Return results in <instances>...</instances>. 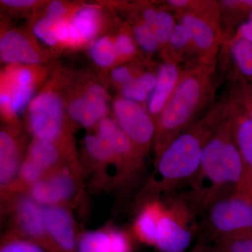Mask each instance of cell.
<instances>
[{
    "label": "cell",
    "instance_id": "cell-31",
    "mask_svg": "<svg viewBox=\"0 0 252 252\" xmlns=\"http://www.w3.org/2000/svg\"><path fill=\"white\" fill-rule=\"evenodd\" d=\"M133 32L136 41L144 51L153 53L160 48L153 30L144 21L136 25Z\"/></svg>",
    "mask_w": 252,
    "mask_h": 252
},
{
    "label": "cell",
    "instance_id": "cell-1",
    "mask_svg": "<svg viewBox=\"0 0 252 252\" xmlns=\"http://www.w3.org/2000/svg\"><path fill=\"white\" fill-rule=\"evenodd\" d=\"M229 114V99L225 94L164 149L156 159L155 171L141 194L142 202L160 198L184 183H190L200 169L205 144Z\"/></svg>",
    "mask_w": 252,
    "mask_h": 252
},
{
    "label": "cell",
    "instance_id": "cell-20",
    "mask_svg": "<svg viewBox=\"0 0 252 252\" xmlns=\"http://www.w3.org/2000/svg\"><path fill=\"white\" fill-rule=\"evenodd\" d=\"M98 28V9L93 6L81 8L69 23L68 42L77 45L89 40L95 35Z\"/></svg>",
    "mask_w": 252,
    "mask_h": 252
},
{
    "label": "cell",
    "instance_id": "cell-18",
    "mask_svg": "<svg viewBox=\"0 0 252 252\" xmlns=\"http://www.w3.org/2000/svg\"><path fill=\"white\" fill-rule=\"evenodd\" d=\"M165 203L156 198L142 202V206L136 218L134 233L142 243L154 247L158 223L163 211Z\"/></svg>",
    "mask_w": 252,
    "mask_h": 252
},
{
    "label": "cell",
    "instance_id": "cell-38",
    "mask_svg": "<svg viewBox=\"0 0 252 252\" xmlns=\"http://www.w3.org/2000/svg\"><path fill=\"white\" fill-rule=\"evenodd\" d=\"M112 76L114 80L122 86L130 84L135 79L130 69L123 66L114 69Z\"/></svg>",
    "mask_w": 252,
    "mask_h": 252
},
{
    "label": "cell",
    "instance_id": "cell-14",
    "mask_svg": "<svg viewBox=\"0 0 252 252\" xmlns=\"http://www.w3.org/2000/svg\"><path fill=\"white\" fill-rule=\"evenodd\" d=\"M107 112L106 93L98 85L91 86L84 95L74 99L68 107V113L73 120L85 127L100 122Z\"/></svg>",
    "mask_w": 252,
    "mask_h": 252
},
{
    "label": "cell",
    "instance_id": "cell-19",
    "mask_svg": "<svg viewBox=\"0 0 252 252\" xmlns=\"http://www.w3.org/2000/svg\"><path fill=\"white\" fill-rule=\"evenodd\" d=\"M218 4L225 44L233 39L239 26L252 12V0H223L218 1Z\"/></svg>",
    "mask_w": 252,
    "mask_h": 252
},
{
    "label": "cell",
    "instance_id": "cell-2",
    "mask_svg": "<svg viewBox=\"0 0 252 252\" xmlns=\"http://www.w3.org/2000/svg\"><path fill=\"white\" fill-rule=\"evenodd\" d=\"M220 83L217 64H199L183 69L175 91L156 121L157 158L215 104Z\"/></svg>",
    "mask_w": 252,
    "mask_h": 252
},
{
    "label": "cell",
    "instance_id": "cell-35",
    "mask_svg": "<svg viewBox=\"0 0 252 252\" xmlns=\"http://www.w3.org/2000/svg\"><path fill=\"white\" fill-rule=\"evenodd\" d=\"M115 44L118 55L122 56H130L135 54L136 48L132 38L126 34L118 36Z\"/></svg>",
    "mask_w": 252,
    "mask_h": 252
},
{
    "label": "cell",
    "instance_id": "cell-8",
    "mask_svg": "<svg viewBox=\"0 0 252 252\" xmlns=\"http://www.w3.org/2000/svg\"><path fill=\"white\" fill-rule=\"evenodd\" d=\"M30 126L36 139L55 142L63 130V105L54 93L39 94L31 102Z\"/></svg>",
    "mask_w": 252,
    "mask_h": 252
},
{
    "label": "cell",
    "instance_id": "cell-36",
    "mask_svg": "<svg viewBox=\"0 0 252 252\" xmlns=\"http://www.w3.org/2000/svg\"><path fill=\"white\" fill-rule=\"evenodd\" d=\"M135 84L149 94L155 89L157 82V76L151 72H144L135 79Z\"/></svg>",
    "mask_w": 252,
    "mask_h": 252
},
{
    "label": "cell",
    "instance_id": "cell-29",
    "mask_svg": "<svg viewBox=\"0 0 252 252\" xmlns=\"http://www.w3.org/2000/svg\"><path fill=\"white\" fill-rule=\"evenodd\" d=\"M0 252H52L39 243L15 235L5 239L1 245Z\"/></svg>",
    "mask_w": 252,
    "mask_h": 252
},
{
    "label": "cell",
    "instance_id": "cell-32",
    "mask_svg": "<svg viewBox=\"0 0 252 252\" xmlns=\"http://www.w3.org/2000/svg\"><path fill=\"white\" fill-rule=\"evenodd\" d=\"M56 21H55L52 18L46 16L39 20L34 26V34L50 46H54L59 41L55 32V25Z\"/></svg>",
    "mask_w": 252,
    "mask_h": 252
},
{
    "label": "cell",
    "instance_id": "cell-28",
    "mask_svg": "<svg viewBox=\"0 0 252 252\" xmlns=\"http://www.w3.org/2000/svg\"><path fill=\"white\" fill-rule=\"evenodd\" d=\"M90 54L93 60L99 65L109 67L112 65L118 56L115 44L108 37H103L91 46Z\"/></svg>",
    "mask_w": 252,
    "mask_h": 252
},
{
    "label": "cell",
    "instance_id": "cell-42",
    "mask_svg": "<svg viewBox=\"0 0 252 252\" xmlns=\"http://www.w3.org/2000/svg\"><path fill=\"white\" fill-rule=\"evenodd\" d=\"M3 4L13 7H26L34 4L36 1L33 0H3L1 1Z\"/></svg>",
    "mask_w": 252,
    "mask_h": 252
},
{
    "label": "cell",
    "instance_id": "cell-7",
    "mask_svg": "<svg viewBox=\"0 0 252 252\" xmlns=\"http://www.w3.org/2000/svg\"><path fill=\"white\" fill-rule=\"evenodd\" d=\"M117 122L144 158L156 135V123L137 102L119 98L114 104Z\"/></svg>",
    "mask_w": 252,
    "mask_h": 252
},
{
    "label": "cell",
    "instance_id": "cell-30",
    "mask_svg": "<svg viewBox=\"0 0 252 252\" xmlns=\"http://www.w3.org/2000/svg\"><path fill=\"white\" fill-rule=\"evenodd\" d=\"M46 174L44 169L27 158L21 165L17 184L28 189L44 178Z\"/></svg>",
    "mask_w": 252,
    "mask_h": 252
},
{
    "label": "cell",
    "instance_id": "cell-15",
    "mask_svg": "<svg viewBox=\"0 0 252 252\" xmlns=\"http://www.w3.org/2000/svg\"><path fill=\"white\" fill-rule=\"evenodd\" d=\"M183 69L173 62H165L160 66L157 85L149 102V114L155 123L175 91Z\"/></svg>",
    "mask_w": 252,
    "mask_h": 252
},
{
    "label": "cell",
    "instance_id": "cell-6",
    "mask_svg": "<svg viewBox=\"0 0 252 252\" xmlns=\"http://www.w3.org/2000/svg\"><path fill=\"white\" fill-rule=\"evenodd\" d=\"M198 210L187 194L165 203L154 247L159 252H185L198 234Z\"/></svg>",
    "mask_w": 252,
    "mask_h": 252
},
{
    "label": "cell",
    "instance_id": "cell-13",
    "mask_svg": "<svg viewBox=\"0 0 252 252\" xmlns=\"http://www.w3.org/2000/svg\"><path fill=\"white\" fill-rule=\"evenodd\" d=\"M218 61L228 82L243 81L252 84V42L233 39L225 43L220 49Z\"/></svg>",
    "mask_w": 252,
    "mask_h": 252
},
{
    "label": "cell",
    "instance_id": "cell-37",
    "mask_svg": "<svg viewBox=\"0 0 252 252\" xmlns=\"http://www.w3.org/2000/svg\"><path fill=\"white\" fill-rule=\"evenodd\" d=\"M233 39H245L252 43V11L246 21L239 26Z\"/></svg>",
    "mask_w": 252,
    "mask_h": 252
},
{
    "label": "cell",
    "instance_id": "cell-41",
    "mask_svg": "<svg viewBox=\"0 0 252 252\" xmlns=\"http://www.w3.org/2000/svg\"><path fill=\"white\" fill-rule=\"evenodd\" d=\"M158 10L153 7H147L144 10L143 18L144 22L151 28H153L157 18Z\"/></svg>",
    "mask_w": 252,
    "mask_h": 252
},
{
    "label": "cell",
    "instance_id": "cell-11",
    "mask_svg": "<svg viewBox=\"0 0 252 252\" xmlns=\"http://www.w3.org/2000/svg\"><path fill=\"white\" fill-rule=\"evenodd\" d=\"M229 102L235 140L243 165V177L238 191L252 198V119L230 99Z\"/></svg>",
    "mask_w": 252,
    "mask_h": 252
},
{
    "label": "cell",
    "instance_id": "cell-23",
    "mask_svg": "<svg viewBox=\"0 0 252 252\" xmlns=\"http://www.w3.org/2000/svg\"><path fill=\"white\" fill-rule=\"evenodd\" d=\"M206 245L207 252H252V230Z\"/></svg>",
    "mask_w": 252,
    "mask_h": 252
},
{
    "label": "cell",
    "instance_id": "cell-26",
    "mask_svg": "<svg viewBox=\"0 0 252 252\" xmlns=\"http://www.w3.org/2000/svg\"><path fill=\"white\" fill-rule=\"evenodd\" d=\"M84 142L88 152L94 160L102 164H114L115 165L116 177H117V160L109 144L98 134L86 136Z\"/></svg>",
    "mask_w": 252,
    "mask_h": 252
},
{
    "label": "cell",
    "instance_id": "cell-5",
    "mask_svg": "<svg viewBox=\"0 0 252 252\" xmlns=\"http://www.w3.org/2000/svg\"><path fill=\"white\" fill-rule=\"evenodd\" d=\"M198 217V234L204 243L252 230V198L237 189L228 190L202 207Z\"/></svg>",
    "mask_w": 252,
    "mask_h": 252
},
{
    "label": "cell",
    "instance_id": "cell-34",
    "mask_svg": "<svg viewBox=\"0 0 252 252\" xmlns=\"http://www.w3.org/2000/svg\"><path fill=\"white\" fill-rule=\"evenodd\" d=\"M122 93L124 98L135 102H144L148 97V94L135 84V80L122 86Z\"/></svg>",
    "mask_w": 252,
    "mask_h": 252
},
{
    "label": "cell",
    "instance_id": "cell-25",
    "mask_svg": "<svg viewBox=\"0 0 252 252\" xmlns=\"http://www.w3.org/2000/svg\"><path fill=\"white\" fill-rule=\"evenodd\" d=\"M227 94L230 102L252 119V84L243 81H230Z\"/></svg>",
    "mask_w": 252,
    "mask_h": 252
},
{
    "label": "cell",
    "instance_id": "cell-40",
    "mask_svg": "<svg viewBox=\"0 0 252 252\" xmlns=\"http://www.w3.org/2000/svg\"><path fill=\"white\" fill-rule=\"evenodd\" d=\"M64 11H65L64 5L61 1H54L49 4L46 16L52 18L55 21H59V20L62 19Z\"/></svg>",
    "mask_w": 252,
    "mask_h": 252
},
{
    "label": "cell",
    "instance_id": "cell-24",
    "mask_svg": "<svg viewBox=\"0 0 252 252\" xmlns=\"http://www.w3.org/2000/svg\"><path fill=\"white\" fill-rule=\"evenodd\" d=\"M77 252H110L109 231L93 230L82 233L78 239Z\"/></svg>",
    "mask_w": 252,
    "mask_h": 252
},
{
    "label": "cell",
    "instance_id": "cell-22",
    "mask_svg": "<svg viewBox=\"0 0 252 252\" xmlns=\"http://www.w3.org/2000/svg\"><path fill=\"white\" fill-rule=\"evenodd\" d=\"M27 158L49 173L59 167L61 154L55 142L35 139L31 144Z\"/></svg>",
    "mask_w": 252,
    "mask_h": 252
},
{
    "label": "cell",
    "instance_id": "cell-16",
    "mask_svg": "<svg viewBox=\"0 0 252 252\" xmlns=\"http://www.w3.org/2000/svg\"><path fill=\"white\" fill-rule=\"evenodd\" d=\"M21 165L19 151L14 137L5 131L0 132V184L4 190L17 184Z\"/></svg>",
    "mask_w": 252,
    "mask_h": 252
},
{
    "label": "cell",
    "instance_id": "cell-9",
    "mask_svg": "<svg viewBox=\"0 0 252 252\" xmlns=\"http://www.w3.org/2000/svg\"><path fill=\"white\" fill-rule=\"evenodd\" d=\"M77 189L76 172L59 167L29 187L28 194L43 207L64 205L75 196Z\"/></svg>",
    "mask_w": 252,
    "mask_h": 252
},
{
    "label": "cell",
    "instance_id": "cell-3",
    "mask_svg": "<svg viewBox=\"0 0 252 252\" xmlns=\"http://www.w3.org/2000/svg\"><path fill=\"white\" fill-rule=\"evenodd\" d=\"M241 156L235 142L230 114L219 126L204 147L198 173L187 193L200 212L220 194L237 189L243 177ZM199 215V214H198Z\"/></svg>",
    "mask_w": 252,
    "mask_h": 252
},
{
    "label": "cell",
    "instance_id": "cell-39",
    "mask_svg": "<svg viewBox=\"0 0 252 252\" xmlns=\"http://www.w3.org/2000/svg\"><path fill=\"white\" fill-rule=\"evenodd\" d=\"M55 32L58 41H68L69 34V23L66 22L63 18L56 21Z\"/></svg>",
    "mask_w": 252,
    "mask_h": 252
},
{
    "label": "cell",
    "instance_id": "cell-27",
    "mask_svg": "<svg viewBox=\"0 0 252 252\" xmlns=\"http://www.w3.org/2000/svg\"><path fill=\"white\" fill-rule=\"evenodd\" d=\"M176 20L175 15L174 13L172 14V11L170 12L166 9L158 10L157 18L152 30L155 33L160 48H162L164 51H166L172 31L177 24Z\"/></svg>",
    "mask_w": 252,
    "mask_h": 252
},
{
    "label": "cell",
    "instance_id": "cell-4",
    "mask_svg": "<svg viewBox=\"0 0 252 252\" xmlns=\"http://www.w3.org/2000/svg\"><path fill=\"white\" fill-rule=\"evenodd\" d=\"M166 4L188 29L200 64H217L223 44L218 1L170 0Z\"/></svg>",
    "mask_w": 252,
    "mask_h": 252
},
{
    "label": "cell",
    "instance_id": "cell-17",
    "mask_svg": "<svg viewBox=\"0 0 252 252\" xmlns=\"http://www.w3.org/2000/svg\"><path fill=\"white\" fill-rule=\"evenodd\" d=\"M0 56L5 63L39 64L41 58L23 35L17 32L6 33L0 41Z\"/></svg>",
    "mask_w": 252,
    "mask_h": 252
},
{
    "label": "cell",
    "instance_id": "cell-43",
    "mask_svg": "<svg viewBox=\"0 0 252 252\" xmlns=\"http://www.w3.org/2000/svg\"><path fill=\"white\" fill-rule=\"evenodd\" d=\"M191 252H207V247L205 244L199 242L195 248L193 249V251Z\"/></svg>",
    "mask_w": 252,
    "mask_h": 252
},
{
    "label": "cell",
    "instance_id": "cell-10",
    "mask_svg": "<svg viewBox=\"0 0 252 252\" xmlns=\"http://www.w3.org/2000/svg\"><path fill=\"white\" fill-rule=\"evenodd\" d=\"M12 211L18 235L33 240L51 252H56L46 232L42 205L28 194H21L14 199Z\"/></svg>",
    "mask_w": 252,
    "mask_h": 252
},
{
    "label": "cell",
    "instance_id": "cell-12",
    "mask_svg": "<svg viewBox=\"0 0 252 252\" xmlns=\"http://www.w3.org/2000/svg\"><path fill=\"white\" fill-rule=\"evenodd\" d=\"M48 236L56 252H77L78 239L72 214L64 205L44 207Z\"/></svg>",
    "mask_w": 252,
    "mask_h": 252
},
{
    "label": "cell",
    "instance_id": "cell-33",
    "mask_svg": "<svg viewBox=\"0 0 252 252\" xmlns=\"http://www.w3.org/2000/svg\"><path fill=\"white\" fill-rule=\"evenodd\" d=\"M110 252H132V239L124 230L113 228L109 230Z\"/></svg>",
    "mask_w": 252,
    "mask_h": 252
},
{
    "label": "cell",
    "instance_id": "cell-21",
    "mask_svg": "<svg viewBox=\"0 0 252 252\" xmlns=\"http://www.w3.org/2000/svg\"><path fill=\"white\" fill-rule=\"evenodd\" d=\"M33 77L28 69H21L15 75L14 84L9 96V103L6 108L13 115L24 109L31 100L33 93Z\"/></svg>",
    "mask_w": 252,
    "mask_h": 252
}]
</instances>
